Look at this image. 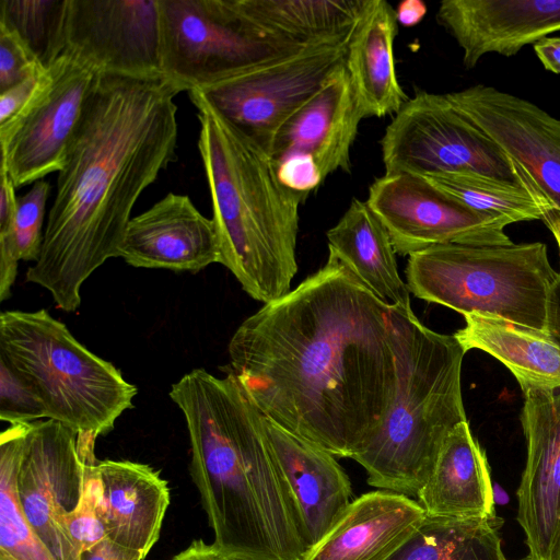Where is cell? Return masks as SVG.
<instances>
[{"label":"cell","instance_id":"obj_1","mask_svg":"<svg viewBox=\"0 0 560 560\" xmlns=\"http://www.w3.org/2000/svg\"><path fill=\"white\" fill-rule=\"evenodd\" d=\"M231 373L269 420L336 457L374 438L396 394L392 307L329 253L233 334Z\"/></svg>","mask_w":560,"mask_h":560},{"label":"cell","instance_id":"obj_2","mask_svg":"<svg viewBox=\"0 0 560 560\" xmlns=\"http://www.w3.org/2000/svg\"><path fill=\"white\" fill-rule=\"evenodd\" d=\"M182 84L164 74L95 73L58 172L38 260L25 280L72 313L81 287L118 257L142 191L176 160Z\"/></svg>","mask_w":560,"mask_h":560},{"label":"cell","instance_id":"obj_3","mask_svg":"<svg viewBox=\"0 0 560 560\" xmlns=\"http://www.w3.org/2000/svg\"><path fill=\"white\" fill-rule=\"evenodd\" d=\"M170 397L186 420L190 474L213 545L230 560H301L306 548L266 417L237 380L194 369Z\"/></svg>","mask_w":560,"mask_h":560},{"label":"cell","instance_id":"obj_4","mask_svg":"<svg viewBox=\"0 0 560 560\" xmlns=\"http://www.w3.org/2000/svg\"><path fill=\"white\" fill-rule=\"evenodd\" d=\"M198 150L212 200L220 262L264 304L291 290L298 272L299 207L308 195L285 187L271 155L192 89Z\"/></svg>","mask_w":560,"mask_h":560},{"label":"cell","instance_id":"obj_5","mask_svg":"<svg viewBox=\"0 0 560 560\" xmlns=\"http://www.w3.org/2000/svg\"><path fill=\"white\" fill-rule=\"evenodd\" d=\"M396 394L378 431L352 457L380 490L415 498L451 433L467 421L462 395L466 350L454 335L424 326L411 308L392 307Z\"/></svg>","mask_w":560,"mask_h":560},{"label":"cell","instance_id":"obj_6","mask_svg":"<svg viewBox=\"0 0 560 560\" xmlns=\"http://www.w3.org/2000/svg\"><path fill=\"white\" fill-rule=\"evenodd\" d=\"M0 358L38 396L47 419L78 433L107 434L138 394L44 308L0 313Z\"/></svg>","mask_w":560,"mask_h":560},{"label":"cell","instance_id":"obj_7","mask_svg":"<svg viewBox=\"0 0 560 560\" xmlns=\"http://www.w3.org/2000/svg\"><path fill=\"white\" fill-rule=\"evenodd\" d=\"M557 275L540 242L434 245L409 255L405 269L409 292L421 300L545 332L548 293Z\"/></svg>","mask_w":560,"mask_h":560},{"label":"cell","instance_id":"obj_8","mask_svg":"<svg viewBox=\"0 0 560 560\" xmlns=\"http://www.w3.org/2000/svg\"><path fill=\"white\" fill-rule=\"evenodd\" d=\"M164 75L188 92L307 44L249 18L237 0H158Z\"/></svg>","mask_w":560,"mask_h":560},{"label":"cell","instance_id":"obj_9","mask_svg":"<svg viewBox=\"0 0 560 560\" xmlns=\"http://www.w3.org/2000/svg\"><path fill=\"white\" fill-rule=\"evenodd\" d=\"M385 174L476 173L520 183L508 155L446 94L418 91L381 140Z\"/></svg>","mask_w":560,"mask_h":560},{"label":"cell","instance_id":"obj_10","mask_svg":"<svg viewBox=\"0 0 560 560\" xmlns=\"http://www.w3.org/2000/svg\"><path fill=\"white\" fill-rule=\"evenodd\" d=\"M349 39L307 44L195 90L222 117L269 151L282 124L345 66Z\"/></svg>","mask_w":560,"mask_h":560},{"label":"cell","instance_id":"obj_11","mask_svg":"<svg viewBox=\"0 0 560 560\" xmlns=\"http://www.w3.org/2000/svg\"><path fill=\"white\" fill-rule=\"evenodd\" d=\"M96 439L94 433H78L51 419L28 425L16 493L28 526L55 560L81 559L68 521L81 501Z\"/></svg>","mask_w":560,"mask_h":560},{"label":"cell","instance_id":"obj_12","mask_svg":"<svg viewBox=\"0 0 560 560\" xmlns=\"http://www.w3.org/2000/svg\"><path fill=\"white\" fill-rule=\"evenodd\" d=\"M95 72L68 54L45 69L25 108L0 127L1 165L22 187L59 172Z\"/></svg>","mask_w":560,"mask_h":560},{"label":"cell","instance_id":"obj_13","mask_svg":"<svg viewBox=\"0 0 560 560\" xmlns=\"http://www.w3.org/2000/svg\"><path fill=\"white\" fill-rule=\"evenodd\" d=\"M366 202L401 256L441 244H513L502 222L470 209L423 176L384 174L370 186Z\"/></svg>","mask_w":560,"mask_h":560},{"label":"cell","instance_id":"obj_14","mask_svg":"<svg viewBox=\"0 0 560 560\" xmlns=\"http://www.w3.org/2000/svg\"><path fill=\"white\" fill-rule=\"evenodd\" d=\"M95 73L163 74L158 0H68L66 48Z\"/></svg>","mask_w":560,"mask_h":560},{"label":"cell","instance_id":"obj_15","mask_svg":"<svg viewBox=\"0 0 560 560\" xmlns=\"http://www.w3.org/2000/svg\"><path fill=\"white\" fill-rule=\"evenodd\" d=\"M446 95L560 208V119L489 85Z\"/></svg>","mask_w":560,"mask_h":560},{"label":"cell","instance_id":"obj_16","mask_svg":"<svg viewBox=\"0 0 560 560\" xmlns=\"http://www.w3.org/2000/svg\"><path fill=\"white\" fill-rule=\"evenodd\" d=\"M521 423L527 457L516 491V521L528 549L523 560H545L560 527V393H524Z\"/></svg>","mask_w":560,"mask_h":560},{"label":"cell","instance_id":"obj_17","mask_svg":"<svg viewBox=\"0 0 560 560\" xmlns=\"http://www.w3.org/2000/svg\"><path fill=\"white\" fill-rule=\"evenodd\" d=\"M118 257L136 268L196 273L220 262L213 220L187 195L170 192L130 219Z\"/></svg>","mask_w":560,"mask_h":560},{"label":"cell","instance_id":"obj_18","mask_svg":"<svg viewBox=\"0 0 560 560\" xmlns=\"http://www.w3.org/2000/svg\"><path fill=\"white\" fill-rule=\"evenodd\" d=\"M436 21L463 50V65L472 69L482 56L516 55L560 31L559 0H444Z\"/></svg>","mask_w":560,"mask_h":560},{"label":"cell","instance_id":"obj_19","mask_svg":"<svg viewBox=\"0 0 560 560\" xmlns=\"http://www.w3.org/2000/svg\"><path fill=\"white\" fill-rule=\"evenodd\" d=\"M277 464L292 499L302 539L316 545L351 503V482L331 453L266 418Z\"/></svg>","mask_w":560,"mask_h":560},{"label":"cell","instance_id":"obj_20","mask_svg":"<svg viewBox=\"0 0 560 560\" xmlns=\"http://www.w3.org/2000/svg\"><path fill=\"white\" fill-rule=\"evenodd\" d=\"M364 115L346 67L276 132L268 153L275 163L303 155L315 161L324 180L338 170H350V150Z\"/></svg>","mask_w":560,"mask_h":560},{"label":"cell","instance_id":"obj_21","mask_svg":"<svg viewBox=\"0 0 560 560\" xmlns=\"http://www.w3.org/2000/svg\"><path fill=\"white\" fill-rule=\"evenodd\" d=\"M424 516L418 502L407 495L386 490L363 493L301 560H385Z\"/></svg>","mask_w":560,"mask_h":560},{"label":"cell","instance_id":"obj_22","mask_svg":"<svg viewBox=\"0 0 560 560\" xmlns=\"http://www.w3.org/2000/svg\"><path fill=\"white\" fill-rule=\"evenodd\" d=\"M103 486L106 537L144 558L159 540L170 505V488L160 471L142 463H97Z\"/></svg>","mask_w":560,"mask_h":560},{"label":"cell","instance_id":"obj_23","mask_svg":"<svg viewBox=\"0 0 560 560\" xmlns=\"http://www.w3.org/2000/svg\"><path fill=\"white\" fill-rule=\"evenodd\" d=\"M417 502L428 516L483 518L495 516L491 469L468 421L446 438Z\"/></svg>","mask_w":560,"mask_h":560},{"label":"cell","instance_id":"obj_24","mask_svg":"<svg viewBox=\"0 0 560 560\" xmlns=\"http://www.w3.org/2000/svg\"><path fill=\"white\" fill-rule=\"evenodd\" d=\"M396 10L386 0H368L348 42L345 67L365 117L397 114L408 101L394 59Z\"/></svg>","mask_w":560,"mask_h":560},{"label":"cell","instance_id":"obj_25","mask_svg":"<svg viewBox=\"0 0 560 560\" xmlns=\"http://www.w3.org/2000/svg\"><path fill=\"white\" fill-rule=\"evenodd\" d=\"M329 253L347 266L390 307L411 308L410 292L397 269L395 249L385 226L366 201L352 199L327 232Z\"/></svg>","mask_w":560,"mask_h":560},{"label":"cell","instance_id":"obj_26","mask_svg":"<svg viewBox=\"0 0 560 560\" xmlns=\"http://www.w3.org/2000/svg\"><path fill=\"white\" fill-rule=\"evenodd\" d=\"M465 327L454 336L467 351L479 349L514 375L523 394L532 388H560V348L541 330L500 317L464 315Z\"/></svg>","mask_w":560,"mask_h":560},{"label":"cell","instance_id":"obj_27","mask_svg":"<svg viewBox=\"0 0 560 560\" xmlns=\"http://www.w3.org/2000/svg\"><path fill=\"white\" fill-rule=\"evenodd\" d=\"M368 0H237L260 25L301 44L341 42L352 32Z\"/></svg>","mask_w":560,"mask_h":560},{"label":"cell","instance_id":"obj_28","mask_svg":"<svg viewBox=\"0 0 560 560\" xmlns=\"http://www.w3.org/2000/svg\"><path fill=\"white\" fill-rule=\"evenodd\" d=\"M503 520L425 515L385 560H509L502 549Z\"/></svg>","mask_w":560,"mask_h":560},{"label":"cell","instance_id":"obj_29","mask_svg":"<svg viewBox=\"0 0 560 560\" xmlns=\"http://www.w3.org/2000/svg\"><path fill=\"white\" fill-rule=\"evenodd\" d=\"M30 423L0 436V560H55L28 526L18 499L16 470Z\"/></svg>","mask_w":560,"mask_h":560},{"label":"cell","instance_id":"obj_30","mask_svg":"<svg viewBox=\"0 0 560 560\" xmlns=\"http://www.w3.org/2000/svg\"><path fill=\"white\" fill-rule=\"evenodd\" d=\"M425 178L446 195L479 213L499 220L505 226L515 222L541 220L539 209L521 183L476 173L439 174Z\"/></svg>","mask_w":560,"mask_h":560},{"label":"cell","instance_id":"obj_31","mask_svg":"<svg viewBox=\"0 0 560 560\" xmlns=\"http://www.w3.org/2000/svg\"><path fill=\"white\" fill-rule=\"evenodd\" d=\"M68 0H0V25L47 69L65 51Z\"/></svg>","mask_w":560,"mask_h":560},{"label":"cell","instance_id":"obj_32","mask_svg":"<svg viewBox=\"0 0 560 560\" xmlns=\"http://www.w3.org/2000/svg\"><path fill=\"white\" fill-rule=\"evenodd\" d=\"M97 463L96 456L89 460L81 501L68 521V533L81 552L106 538L103 486Z\"/></svg>","mask_w":560,"mask_h":560},{"label":"cell","instance_id":"obj_33","mask_svg":"<svg viewBox=\"0 0 560 560\" xmlns=\"http://www.w3.org/2000/svg\"><path fill=\"white\" fill-rule=\"evenodd\" d=\"M50 188L48 182L40 179L25 195L18 197L11 241L20 260L36 262L39 258L45 208Z\"/></svg>","mask_w":560,"mask_h":560},{"label":"cell","instance_id":"obj_34","mask_svg":"<svg viewBox=\"0 0 560 560\" xmlns=\"http://www.w3.org/2000/svg\"><path fill=\"white\" fill-rule=\"evenodd\" d=\"M46 418V410L31 386L0 358V419L10 424Z\"/></svg>","mask_w":560,"mask_h":560},{"label":"cell","instance_id":"obj_35","mask_svg":"<svg viewBox=\"0 0 560 560\" xmlns=\"http://www.w3.org/2000/svg\"><path fill=\"white\" fill-rule=\"evenodd\" d=\"M44 70L22 40L0 25V92Z\"/></svg>","mask_w":560,"mask_h":560},{"label":"cell","instance_id":"obj_36","mask_svg":"<svg viewBox=\"0 0 560 560\" xmlns=\"http://www.w3.org/2000/svg\"><path fill=\"white\" fill-rule=\"evenodd\" d=\"M275 164L280 182L294 191L308 195L324 182L319 167L311 158L293 155Z\"/></svg>","mask_w":560,"mask_h":560},{"label":"cell","instance_id":"obj_37","mask_svg":"<svg viewBox=\"0 0 560 560\" xmlns=\"http://www.w3.org/2000/svg\"><path fill=\"white\" fill-rule=\"evenodd\" d=\"M44 71L0 92V127L12 121L25 108Z\"/></svg>","mask_w":560,"mask_h":560},{"label":"cell","instance_id":"obj_38","mask_svg":"<svg viewBox=\"0 0 560 560\" xmlns=\"http://www.w3.org/2000/svg\"><path fill=\"white\" fill-rule=\"evenodd\" d=\"M15 188L9 173L1 165L0 237L10 236L12 234L18 205Z\"/></svg>","mask_w":560,"mask_h":560},{"label":"cell","instance_id":"obj_39","mask_svg":"<svg viewBox=\"0 0 560 560\" xmlns=\"http://www.w3.org/2000/svg\"><path fill=\"white\" fill-rule=\"evenodd\" d=\"M144 557L133 550L119 546L107 537L89 550L81 552L80 560H143Z\"/></svg>","mask_w":560,"mask_h":560},{"label":"cell","instance_id":"obj_40","mask_svg":"<svg viewBox=\"0 0 560 560\" xmlns=\"http://www.w3.org/2000/svg\"><path fill=\"white\" fill-rule=\"evenodd\" d=\"M546 332L560 348V271L548 293Z\"/></svg>","mask_w":560,"mask_h":560},{"label":"cell","instance_id":"obj_41","mask_svg":"<svg viewBox=\"0 0 560 560\" xmlns=\"http://www.w3.org/2000/svg\"><path fill=\"white\" fill-rule=\"evenodd\" d=\"M534 50L546 70L560 74V36L539 39Z\"/></svg>","mask_w":560,"mask_h":560},{"label":"cell","instance_id":"obj_42","mask_svg":"<svg viewBox=\"0 0 560 560\" xmlns=\"http://www.w3.org/2000/svg\"><path fill=\"white\" fill-rule=\"evenodd\" d=\"M171 560H230L214 545L203 539L194 540L186 549Z\"/></svg>","mask_w":560,"mask_h":560},{"label":"cell","instance_id":"obj_43","mask_svg":"<svg viewBox=\"0 0 560 560\" xmlns=\"http://www.w3.org/2000/svg\"><path fill=\"white\" fill-rule=\"evenodd\" d=\"M395 10L397 22L402 26L411 27L422 21L428 8L421 0H405Z\"/></svg>","mask_w":560,"mask_h":560},{"label":"cell","instance_id":"obj_44","mask_svg":"<svg viewBox=\"0 0 560 560\" xmlns=\"http://www.w3.org/2000/svg\"><path fill=\"white\" fill-rule=\"evenodd\" d=\"M545 560H560V527L552 540Z\"/></svg>","mask_w":560,"mask_h":560}]
</instances>
